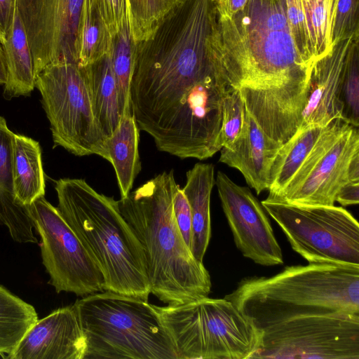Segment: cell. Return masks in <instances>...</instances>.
<instances>
[{
    "label": "cell",
    "mask_w": 359,
    "mask_h": 359,
    "mask_svg": "<svg viewBox=\"0 0 359 359\" xmlns=\"http://www.w3.org/2000/svg\"><path fill=\"white\" fill-rule=\"evenodd\" d=\"M55 189L57 208L99 266L104 290L148 301L144 251L118 201L97 192L83 179H60Z\"/></svg>",
    "instance_id": "4"
},
{
    "label": "cell",
    "mask_w": 359,
    "mask_h": 359,
    "mask_svg": "<svg viewBox=\"0 0 359 359\" xmlns=\"http://www.w3.org/2000/svg\"><path fill=\"white\" fill-rule=\"evenodd\" d=\"M354 37L337 42L327 55L313 63L306 104L298 129L324 127L334 119H341L339 92L346 55Z\"/></svg>",
    "instance_id": "15"
},
{
    "label": "cell",
    "mask_w": 359,
    "mask_h": 359,
    "mask_svg": "<svg viewBox=\"0 0 359 359\" xmlns=\"http://www.w3.org/2000/svg\"><path fill=\"white\" fill-rule=\"evenodd\" d=\"M182 189L190 206L192 219L191 252L203 262L211 237L210 196L215 181L212 163H197L186 173Z\"/></svg>",
    "instance_id": "17"
},
{
    "label": "cell",
    "mask_w": 359,
    "mask_h": 359,
    "mask_svg": "<svg viewBox=\"0 0 359 359\" xmlns=\"http://www.w3.org/2000/svg\"><path fill=\"white\" fill-rule=\"evenodd\" d=\"M324 127L309 126L298 129L283 144L269 170V196L279 194L289 183L311 151Z\"/></svg>",
    "instance_id": "22"
},
{
    "label": "cell",
    "mask_w": 359,
    "mask_h": 359,
    "mask_svg": "<svg viewBox=\"0 0 359 359\" xmlns=\"http://www.w3.org/2000/svg\"><path fill=\"white\" fill-rule=\"evenodd\" d=\"M292 248L309 263L359 265V224L345 208L261 202Z\"/></svg>",
    "instance_id": "8"
},
{
    "label": "cell",
    "mask_w": 359,
    "mask_h": 359,
    "mask_svg": "<svg viewBox=\"0 0 359 359\" xmlns=\"http://www.w3.org/2000/svg\"><path fill=\"white\" fill-rule=\"evenodd\" d=\"M338 0H304L315 61L333 48V29Z\"/></svg>",
    "instance_id": "26"
},
{
    "label": "cell",
    "mask_w": 359,
    "mask_h": 359,
    "mask_svg": "<svg viewBox=\"0 0 359 359\" xmlns=\"http://www.w3.org/2000/svg\"><path fill=\"white\" fill-rule=\"evenodd\" d=\"M224 298L257 329L292 318L359 314V265L309 263L242 279Z\"/></svg>",
    "instance_id": "3"
},
{
    "label": "cell",
    "mask_w": 359,
    "mask_h": 359,
    "mask_svg": "<svg viewBox=\"0 0 359 359\" xmlns=\"http://www.w3.org/2000/svg\"><path fill=\"white\" fill-rule=\"evenodd\" d=\"M11 180L14 196L24 205H30L45 196V177L38 142L24 135H15Z\"/></svg>",
    "instance_id": "19"
},
{
    "label": "cell",
    "mask_w": 359,
    "mask_h": 359,
    "mask_svg": "<svg viewBox=\"0 0 359 359\" xmlns=\"http://www.w3.org/2000/svg\"><path fill=\"white\" fill-rule=\"evenodd\" d=\"M111 39L98 0H83L79 29V65L86 66L107 54Z\"/></svg>",
    "instance_id": "25"
},
{
    "label": "cell",
    "mask_w": 359,
    "mask_h": 359,
    "mask_svg": "<svg viewBox=\"0 0 359 359\" xmlns=\"http://www.w3.org/2000/svg\"><path fill=\"white\" fill-rule=\"evenodd\" d=\"M137 50L131 30L129 9L125 13L118 32L112 36L109 50L111 67L116 79L121 116L132 115L130 85Z\"/></svg>",
    "instance_id": "24"
},
{
    "label": "cell",
    "mask_w": 359,
    "mask_h": 359,
    "mask_svg": "<svg viewBox=\"0 0 359 359\" xmlns=\"http://www.w3.org/2000/svg\"><path fill=\"white\" fill-rule=\"evenodd\" d=\"M245 122V107L239 89L233 88L223 104L221 128L222 147L230 149L242 134Z\"/></svg>",
    "instance_id": "30"
},
{
    "label": "cell",
    "mask_w": 359,
    "mask_h": 359,
    "mask_svg": "<svg viewBox=\"0 0 359 359\" xmlns=\"http://www.w3.org/2000/svg\"><path fill=\"white\" fill-rule=\"evenodd\" d=\"M17 0H0V42L3 44L11 29L17 11Z\"/></svg>",
    "instance_id": "36"
},
{
    "label": "cell",
    "mask_w": 359,
    "mask_h": 359,
    "mask_svg": "<svg viewBox=\"0 0 359 359\" xmlns=\"http://www.w3.org/2000/svg\"><path fill=\"white\" fill-rule=\"evenodd\" d=\"M7 78L6 57L2 44L0 42V84H5Z\"/></svg>",
    "instance_id": "39"
},
{
    "label": "cell",
    "mask_w": 359,
    "mask_h": 359,
    "mask_svg": "<svg viewBox=\"0 0 359 359\" xmlns=\"http://www.w3.org/2000/svg\"><path fill=\"white\" fill-rule=\"evenodd\" d=\"M140 130L133 115H125L114 133L106 138L109 163L116 173L121 198L130 192L141 170Z\"/></svg>",
    "instance_id": "20"
},
{
    "label": "cell",
    "mask_w": 359,
    "mask_h": 359,
    "mask_svg": "<svg viewBox=\"0 0 359 359\" xmlns=\"http://www.w3.org/2000/svg\"><path fill=\"white\" fill-rule=\"evenodd\" d=\"M2 46L7 70L5 94L11 97L29 95L35 88L34 62L27 33L18 11L11 29Z\"/></svg>",
    "instance_id": "21"
},
{
    "label": "cell",
    "mask_w": 359,
    "mask_h": 359,
    "mask_svg": "<svg viewBox=\"0 0 359 359\" xmlns=\"http://www.w3.org/2000/svg\"><path fill=\"white\" fill-rule=\"evenodd\" d=\"M83 3V0H17L36 76L49 65H79Z\"/></svg>",
    "instance_id": "11"
},
{
    "label": "cell",
    "mask_w": 359,
    "mask_h": 359,
    "mask_svg": "<svg viewBox=\"0 0 359 359\" xmlns=\"http://www.w3.org/2000/svg\"><path fill=\"white\" fill-rule=\"evenodd\" d=\"M28 208L34 229L41 236L43 264L56 292L84 297L104 291L102 271L57 208L44 196Z\"/></svg>",
    "instance_id": "10"
},
{
    "label": "cell",
    "mask_w": 359,
    "mask_h": 359,
    "mask_svg": "<svg viewBox=\"0 0 359 359\" xmlns=\"http://www.w3.org/2000/svg\"><path fill=\"white\" fill-rule=\"evenodd\" d=\"M37 320L31 304L0 285V355L8 358Z\"/></svg>",
    "instance_id": "23"
},
{
    "label": "cell",
    "mask_w": 359,
    "mask_h": 359,
    "mask_svg": "<svg viewBox=\"0 0 359 359\" xmlns=\"http://www.w3.org/2000/svg\"><path fill=\"white\" fill-rule=\"evenodd\" d=\"M85 338L83 359H178L153 304L104 290L73 304Z\"/></svg>",
    "instance_id": "5"
},
{
    "label": "cell",
    "mask_w": 359,
    "mask_h": 359,
    "mask_svg": "<svg viewBox=\"0 0 359 359\" xmlns=\"http://www.w3.org/2000/svg\"><path fill=\"white\" fill-rule=\"evenodd\" d=\"M13 133L7 126L5 118L0 116V188L13 191L11 162Z\"/></svg>",
    "instance_id": "33"
},
{
    "label": "cell",
    "mask_w": 359,
    "mask_h": 359,
    "mask_svg": "<svg viewBox=\"0 0 359 359\" xmlns=\"http://www.w3.org/2000/svg\"><path fill=\"white\" fill-rule=\"evenodd\" d=\"M35 87L50 124L55 146L78 156L97 155L109 162L104 135L93 111L88 84L76 63L46 66Z\"/></svg>",
    "instance_id": "7"
},
{
    "label": "cell",
    "mask_w": 359,
    "mask_h": 359,
    "mask_svg": "<svg viewBox=\"0 0 359 359\" xmlns=\"http://www.w3.org/2000/svg\"><path fill=\"white\" fill-rule=\"evenodd\" d=\"M81 67L88 84L95 118L104 135L108 137L116 129L122 117L109 52Z\"/></svg>",
    "instance_id": "18"
},
{
    "label": "cell",
    "mask_w": 359,
    "mask_h": 359,
    "mask_svg": "<svg viewBox=\"0 0 359 359\" xmlns=\"http://www.w3.org/2000/svg\"><path fill=\"white\" fill-rule=\"evenodd\" d=\"M285 13L290 33L298 53L307 64L313 66L315 59L304 0H285Z\"/></svg>",
    "instance_id": "31"
},
{
    "label": "cell",
    "mask_w": 359,
    "mask_h": 359,
    "mask_svg": "<svg viewBox=\"0 0 359 359\" xmlns=\"http://www.w3.org/2000/svg\"><path fill=\"white\" fill-rule=\"evenodd\" d=\"M216 14L219 16H231L242 8L248 0H211Z\"/></svg>",
    "instance_id": "38"
},
{
    "label": "cell",
    "mask_w": 359,
    "mask_h": 359,
    "mask_svg": "<svg viewBox=\"0 0 359 359\" xmlns=\"http://www.w3.org/2000/svg\"><path fill=\"white\" fill-rule=\"evenodd\" d=\"M262 332L250 359H359V314L302 316Z\"/></svg>",
    "instance_id": "9"
},
{
    "label": "cell",
    "mask_w": 359,
    "mask_h": 359,
    "mask_svg": "<svg viewBox=\"0 0 359 359\" xmlns=\"http://www.w3.org/2000/svg\"><path fill=\"white\" fill-rule=\"evenodd\" d=\"M359 36V0H338L333 29V46L337 42Z\"/></svg>",
    "instance_id": "32"
},
{
    "label": "cell",
    "mask_w": 359,
    "mask_h": 359,
    "mask_svg": "<svg viewBox=\"0 0 359 359\" xmlns=\"http://www.w3.org/2000/svg\"><path fill=\"white\" fill-rule=\"evenodd\" d=\"M359 153V132L349 125L289 194L272 200L302 205H334L339 189L351 182L348 168Z\"/></svg>",
    "instance_id": "13"
},
{
    "label": "cell",
    "mask_w": 359,
    "mask_h": 359,
    "mask_svg": "<svg viewBox=\"0 0 359 359\" xmlns=\"http://www.w3.org/2000/svg\"><path fill=\"white\" fill-rule=\"evenodd\" d=\"M172 209L179 230L191 250L192 242V219L189 202L177 184L172 196Z\"/></svg>",
    "instance_id": "34"
},
{
    "label": "cell",
    "mask_w": 359,
    "mask_h": 359,
    "mask_svg": "<svg viewBox=\"0 0 359 359\" xmlns=\"http://www.w3.org/2000/svg\"><path fill=\"white\" fill-rule=\"evenodd\" d=\"M0 224L5 225L18 243H37L34 233V223L28 205L15 197L13 191L0 188Z\"/></svg>",
    "instance_id": "28"
},
{
    "label": "cell",
    "mask_w": 359,
    "mask_h": 359,
    "mask_svg": "<svg viewBox=\"0 0 359 359\" xmlns=\"http://www.w3.org/2000/svg\"><path fill=\"white\" fill-rule=\"evenodd\" d=\"M154 306L178 359H250L260 345L262 330L224 297Z\"/></svg>",
    "instance_id": "6"
},
{
    "label": "cell",
    "mask_w": 359,
    "mask_h": 359,
    "mask_svg": "<svg viewBox=\"0 0 359 359\" xmlns=\"http://www.w3.org/2000/svg\"><path fill=\"white\" fill-rule=\"evenodd\" d=\"M177 186L173 170L164 171L117 201L144 249L150 292L167 305L208 297L212 286L177 226L172 209Z\"/></svg>",
    "instance_id": "2"
},
{
    "label": "cell",
    "mask_w": 359,
    "mask_h": 359,
    "mask_svg": "<svg viewBox=\"0 0 359 359\" xmlns=\"http://www.w3.org/2000/svg\"><path fill=\"white\" fill-rule=\"evenodd\" d=\"M335 202L342 206L357 205L359 203V182H348L338 191Z\"/></svg>",
    "instance_id": "37"
},
{
    "label": "cell",
    "mask_w": 359,
    "mask_h": 359,
    "mask_svg": "<svg viewBox=\"0 0 359 359\" xmlns=\"http://www.w3.org/2000/svg\"><path fill=\"white\" fill-rule=\"evenodd\" d=\"M85 351V338L72 305L37 320L8 358L83 359Z\"/></svg>",
    "instance_id": "14"
},
{
    "label": "cell",
    "mask_w": 359,
    "mask_h": 359,
    "mask_svg": "<svg viewBox=\"0 0 359 359\" xmlns=\"http://www.w3.org/2000/svg\"><path fill=\"white\" fill-rule=\"evenodd\" d=\"M212 50L245 102L269 111L303 113L313 66L297 50L285 0H248L228 17L215 12Z\"/></svg>",
    "instance_id": "1"
},
{
    "label": "cell",
    "mask_w": 359,
    "mask_h": 359,
    "mask_svg": "<svg viewBox=\"0 0 359 359\" xmlns=\"http://www.w3.org/2000/svg\"><path fill=\"white\" fill-rule=\"evenodd\" d=\"M106 25L111 36L118 31L122 19L128 10V0H98Z\"/></svg>",
    "instance_id": "35"
},
{
    "label": "cell",
    "mask_w": 359,
    "mask_h": 359,
    "mask_svg": "<svg viewBox=\"0 0 359 359\" xmlns=\"http://www.w3.org/2000/svg\"><path fill=\"white\" fill-rule=\"evenodd\" d=\"M180 0H128L133 36L136 43L148 39L161 18Z\"/></svg>",
    "instance_id": "29"
},
{
    "label": "cell",
    "mask_w": 359,
    "mask_h": 359,
    "mask_svg": "<svg viewBox=\"0 0 359 359\" xmlns=\"http://www.w3.org/2000/svg\"><path fill=\"white\" fill-rule=\"evenodd\" d=\"M339 100L341 120L359 126V36H355L348 48L343 69Z\"/></svg>",
    "instance_id": "27"
},
{
    "label": "cell",
    "mask_w": 359,
    "mask_h": 359,
    "mask_svg": "<svg viewBox=\"0 0 359 359\" xmlns=\"http://www.w3.org/2000/svg\"><path fill=\"white\" fill-rule=\"evenodd\" d=\"M222 207L237 248L262 266L283 264L282 250L262 203L251 191L218 171L215 180Z\"/></svg>",
    "instance_id": "12"
},
{
    "label": "cell",
    "mask_w": 359,
    "mask_h": 359,
    "mask_svg": "<svg viewBox=\"0 0 359 359\" xmlns=\"http://www.w3.org/2000/svg\"><path fill=\"white\" fill-rule=\"evenodd\" d=\"M282 144L268 137L245 109L242 134L230 149H220L219 161L238 170L259 194L268 190L270 167Z\"/></svg>",
    "instance_id": "16"
}]
</instances>
